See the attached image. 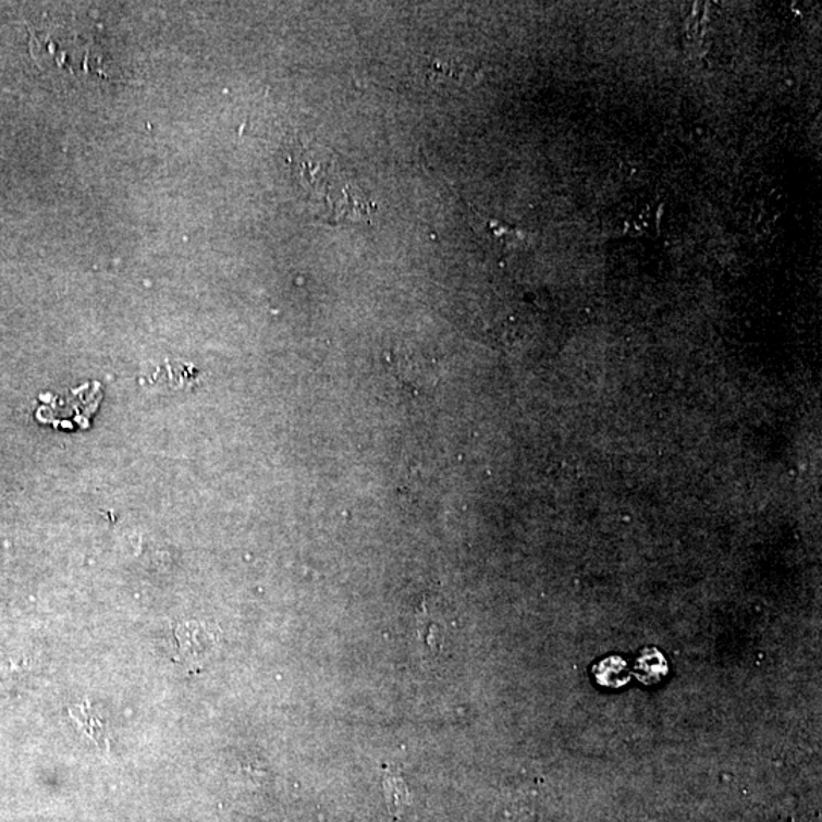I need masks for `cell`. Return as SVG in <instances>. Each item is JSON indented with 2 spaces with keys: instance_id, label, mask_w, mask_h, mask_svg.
I'll use <instances>...</instances> for the list:
<instances>
[{
  "instance_id": "1",
  "label": "cell",
  "mask_w": 822,
  "mask_h": 822,
  "mask_svg": "<svg viewBox=\"0 0 822 822\" xmlns=\"http://www.w3.org/2000/svg\"><path fill=\"white\" fill-rule=\"evenodd\" d=\"M179 661L189 667H200L218 649V630L205 623H183L175 629Z\"/></svg>"
},
{
  "instance_id": "2",
  "label": "cell",
  "mask_w": 822,
  "mask_h": 822,
  "mask_svg": "<svg viewBox=\"0 0 822 822\" xmlns=\"http://www.w3.org/2000/svg\"><path fill=\"white\" fill-rule=\"evenodd\" d=\"M596 678L605 687H622L628 683L630 675L628 664L618 657H610L594 668Z\"/></svg>"
},
{
  "instance_id": "3",
  "label": "cell",
  "mask_w": 822,
  "mask_h": 822,
  "mask_svg": "<svg viewBox=\"0 0 822 822\" xmlns=\"http://www.w3.org/2000/svg\"><path fill=\"white\" fill-rule=\"evenodd\" d=\"M71 713L75 721L78 722V725L82 726L83 732L87 733V736L95 744L101 748L107 747L106 722L102 721L99 714L95 713L94 709H90L89 706H82L76 710H72Z\"/></svg>"
},
{
  "instance_id": "4",
  "label": "cell",
  "mask_w": 822,
  "mask_h": 822,
  "mask_svg": "<svg viewBox=\"0 0 822 822\" xmlns=\"http://www.w3.org/2000/svg\"><path fill=\"white\" fill-rule=\"evenodd\" d=\"M665 673H667V663L657 649H648L638 660L636 675L641 683H660Z\"/></svg>"
}]
</instances>
